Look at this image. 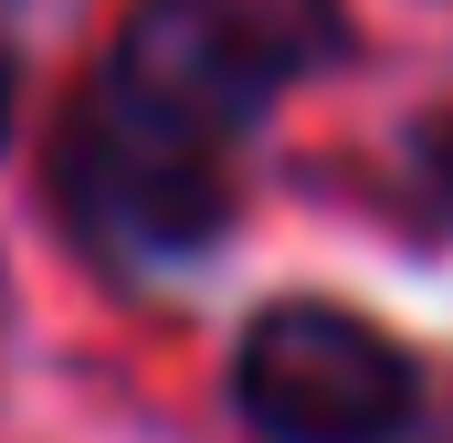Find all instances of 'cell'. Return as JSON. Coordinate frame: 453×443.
Listing matches in <instances>:
<instances>
[{
    "label": "cell",
    "mask_w": 453,
    "mask_h": 443,
    "mask_svg": "<svg viewBox=\"0 0 453 443\" xmlns=\"http://www.w3.org/2000/svg\"><path fill=\"white\" fill-rule=\"evenodd\" d=\"M338 32H348L338 0H137L116 32V85L222 148L285 85L317 74Z\"/></svg>",
    "instance_id": "cell-1"
},
{
    "label": "cell",
    "mask_w": 453,
    "mask_h": 443,
    "mask_svg": "<svg viewBox=\"0 0 453 443\" xmlns=\"http://www.w3.org/2000/svg\"><path fill=\"white\" fill-rule=\"evenodd\" d=\"M232 401L253 412V433H274V443H390L411 423V401H422V369L369 317L285 296L242 338Z\"/></svg>",
    "instance_id": "cell-2"
},
{
    "label": "cell",
    "mask_w": 453,
    "mask_h": 443,
    "mask_svg": "<svg viewBox=\"0 0 453 443\" xmlns=\"http://www.w3.org/2000/svg\"><path fill=\"white\" fill-rule=\"evenodd\" d=\"M64 201L96 243H127V253H201L232 212L211 137L137 106L116 74L64 116Z\"/></svg>",
    "instance_id": "cell-3"
},
{
    "label": "cell",
    "mask_w": 453,
    "mask_h": 443,
    "mask_svg": "<svg viewBox=\"0 0 453 443\" xmlns=\"http://www.w3.org/2000/svg\"><path fill=\"white\" fill-rule=\"evenodd\" d=\"M422 180H433V201L453 212V116L433 127V137H422Z\"/></svg>",
    "instance_id": "cell-4"
},
{
    "label": "cell",
    "mask_w": 453,
    "mask_h": 443,
    "mask_svg": "<svg viewBox=\"0 0 453 443\" xmlns=\"http://www.w3.org/2000/svg\"><path fill=\"white\" fill-rule=\"evenodd\" d=\"M0 127H11V53H0Z\"/></svg>",
    "instance_id": "cell-5"
}]
</instances>
